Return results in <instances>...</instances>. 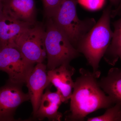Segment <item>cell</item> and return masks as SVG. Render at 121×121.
Returning <instances> with one entry per match:
<instances>
[{
	"label": "cell",
	"mask_w": 121,
	"mask_h": 121,
	"mask_svg": "<svg viewBox=\"0 0 121 121\" xmlns=\"http://www.w3.org/2000/svg\"><path fill=\"white\" fill-rule=\"evenodd\" d=\"M113 25L112 38L103 57L108 64L114 66L119 59L121 62V17Z\"/></svg>",
	"instance_id": "cell-14"
},
{
	"label": "cell",
	"mask_w": 121,
	"mask_h": 121,
	"mask_svg": "<svg viewBox=\"0 0 121 121\" xmlns=\"http://www.w3.org/2000/svg\"><path fill=\"white\" fill-rule=\"evenodd\" d=\"M78 2V0H63L57 12L52 18L76 49L96 23L93 18L83 20L78 18L76 10Z\"/></svg>",
	"instance_id": "cell-4"
},
{
	"label": "cell",
	"mask_w": 121,
	"mask_h": 121,
	"mask_svg": "<svg viewBox=\"0 0 121 121\" xmlns=\"http://www.w3.org/2000/svg\"><path fill=\"white\" fill-rule=\"evenodd\" d=\"M47 69V65L43 63H37L33 67L26 80V83L32 105L34 117L39 109L44 91L51 84Z\"/></svg>",
	"instance_id": "cell-8"
},
{
	"label": "cell",
	"mask_w": 121,
	"mask_h": 121,
	"mask_svg": "<svg viewBox=\"0 0 121 121\" xmlns=\"http://www.w3.org/2000/svg\"><path fill=\"white\" fill-rule=\"evenodd\" d=\"M45 35V29L43 26L35 23L17 38L15 47L30 62L33 64L43 63L47 57Z\"/></svg>",
	"instance_id": "cell-5"
},
{
	"label": "cell",
	"mask_w": 121,
	"mask_h": 121,
	"mask_svg": "<svg viewBox=\"0 0 121 121\" xmlns=\"http://www.w3.org/2000/svg\"><path fill=\"white\" fill-rule=\"evenodd\" d=\"M30 100L28 93H24L20 85L10 82L0 88V121H13L17 107Z\"/></svg>",
	"instance_id": "cell-7"
},
{
	"label": "cell",
	"mask_w": 121,
	"mask_h": 121,
	"mask_svg": "<svg viewBox=\"0 0 121 121\" xmlns=\"http://www.w3.org/2000/svg\"><path fill=\"white\" fill-rule=\"evenodd\" d=\"M44 44L48 70L62 64H70L80 55V53L52 18H48L46 23Z\"/></svg>",
	"instance_id": "cell-3"
},
{
	"label": "cell",
	"mask_w": 121,
	"mask_h": 121,
	"mask_svg": "<svg viewBox=\"0 0 121 121\" xmlns=\"http://www.w3.org/2000/svg\"><path fill=\"white\" fill-rule=\"evenodd\" d=\"M5 0H0V2L3 3V2H4Z\"/></svg>",
	"instance_id": "cell-21"
},
{
	"label": "cell",
	"mask_w": 121,
	"mask_h": 121,
	"mask_svg": "<svg viewBox=\"0 0 121 121\" xmlns=\"http://www.w3.org/2000/svg\"><path fill=\"white\" fill-rule=\"evenodd\" d=\"M63 0H43L44 13L47 18H52L57 12Z\"/></svg>",
	"instance_id": "cell-16"
},
{
	"label": "cell",
	"mask_w": 121,
	"mask_h": 121,
	"mask_svg": "<svg viewBox=\"0 0 121 121\" xmlns=\"http://www.w3.org/2000/svg\"><path fill=\"white\" fill-rule=\"evenodd\" d=\"M114 5H117L120 2L119 0H109Z\"/></svg>",
	"instance_id": "cell-19"
},
{
	"label": "cell",
	"mask_w": 121,
	"mask_h": 121,
	"mask_svg": "<svg viewBox=\"0 0 121 121\" xmlns=\"http://www.w3.org/2000/svg\"><path fill=\"white\" fill-rule=\"evenodd\" d=\"M121 2L119 4V6L117 9L113 10V13L114 15H117L119 14V13L121 12Z\"/></svg>",
	"instance_id": "cell-18"
},
{
	"label": "cell",
	"mask_w": 121,
	"mask_h": 121,
	"mask_svg": "<svg viewBox=\"0 0 121 121\" xmlns=\"http://www.w3.org/2000/svg\"><path fill=\"white\" fill-rule=\"evenodd\" d=\"M79 73L74 82L66 121H83L91 113L115 104L99 86L98 79L100 76L84 68H80Z\"/></svg>",
	"instance_id": "cell-1"
},
{
	"label": "cell",
	"mask_w": 121,
	"mask_h": 121,
	"mask_svg": "<svg viewBox=\"0 0 121 121\" xmlns=\"http://www.w3.org/2000/svg\"><path fill=\"white\" fill-rule=\"evenodd\" d=\"M75 72V69L70 64H62L47 71L50 83L60 94L63 103H67L71 97L74 83L72 76Z\"/></svg>",
	"instance_id": "cell-9"
},
{
	"label": "cell",
	"mask_w": 121,
	"mask_h": 121,
	"mask_svg": "<svg viewBox=\"0 0 121 121\" xmlns=\"http://www.w3.org/2000/svg\"><path fill=\"white\" fill-rule=\"evenodd\" d=\"M35 23L20 21L2 12L0 17V48L15 47V41L17 38Z\"/></svg>",
	"instance_id": "cell-10"
},
{
	"label": "cell",
	"mask_w": 121,
	"mask_h": 121,
	"mask_svg": "<svg viewBox=\"0 0 121 121\" xmlns=\"http://www.w3.org/2000/svg\"><path fill=\"white\" fill-rule=\"evenodd\" d=\"M111 8L104 9L100 19L78 44L76 50L84 55L93 72L100 76V60L104 56L113 36L110 28Z\"/></svg>",
	"instance_id": "cell-2"
},
{
	"label": "cell",
	"mask_w": 121,
	"mask_h": 121,
	"mask_svg": "<svg viewBox=\"0 0 121 121\" xmlns=\"http://www.w3.org/2000/svg\"><path fill=\"white\" fill-rule=\"evenodd\" d=\"M62 103V97L57 91L52 92L47 89L42 96L34 117L39 120L47 118L50 121H60L62 114L59 112L58 109Z\"/></svg>",
	"instance_id": "cell-12"
},
{
	"label": "cell",
	"mask_w": 121,
	"mask_h": 121,
	"mask_svg": "<svg viewBox=\"0 0 121 121\" xmlns=\"http://www.w3.org/2000/svg\"><path fill=\"white\" fill-rule=\"evenodd\" d=\"M2 4L5 15L20 21L35 23V0H5Z\"/></svg>",
	"instance_id": "cell-11"
},
{
	"label": "cell",
	"mask_w": 121,
	"mask_h": 121,
	"mask_svg": "<svg viewBox=\"0 0 121 121\" xmlns=\"http://www.w3.org/2000/svg\"><path fill=\"white\" fill-rule=\"evenodd\" d=\"M88 121H121V104L116 103L106 109L104 114L88 118Z\"/></svg>",
	"instance_id": "cell-15"
},
{
	"label": "cell",
	"mask_w": 121,
	"mask_h": 121,
	"mask_svg": "<svg viewBox=\"0 0 121 121\" xmlns=\"http://www.w3.org/2000/svg\"><path fill=\"white\" fill-rule=\"evenodd\" d=\"M80 4L91 10L101 8L105 3V0H78Z\"/></svg>",
	"instance_id": "cell-17"
},
{
	"label": "cell",
	"mask_w": 121,
	"mask_h": 121,
	"mask_svg": "<svg viewBox=\"0 0 121 121\" xmlns=\"http://www.w3.org/2000/svg\"><path fill=\"white\" fill-rule=\"evenodd\" d=\"M103 91L114 102L121 104V68H112L105 76L98 80Z\"/></svg>",
	"instance_id": "cell-13"
},
{
	"label": "cell",
	"mask_w": 121,
	"mask_h": 121,
	"mask_svg": "<svg viewBox=\"0 0 121 121\" xmlns=\"http://www.w3.org/2000/svg\"><path fill=\"white\" fill-rule=\"evenodd\" d=\"M119 1H121V0H119Z\"/></svg>",
	"instance_id": "cell-22"
},
{
	"label": "cell",
	"mask_w": 121,
	"mask_h": 121,
	"mask_svg": "<svg viewBox=\"0 0 121 121\" xmlns=\"http://www.w3.org/2000/svg\"><path fill=\"white\" fill-rule=\"evenodd\" d=\"M34 65L16 47L0 48V70L8 74L10 82L19 85L26 83Z\"/></svg>",
	"instance_id": "cell-6"
},
{
	"label": "cell",
	"mask_w": 121,
	"mask_h": 121,
	"mask_svg": "<svg viewBox=\"0 0 121 121\" xmlns=\"http://www.w3.org/2000/svg\"><path fill=\"white\" fill-rule=\"evenodd\" d=\"M3 12V4L0 2V17Z\"/></svg>",
	"instance_id": "cell-20"
}]
</instances>
